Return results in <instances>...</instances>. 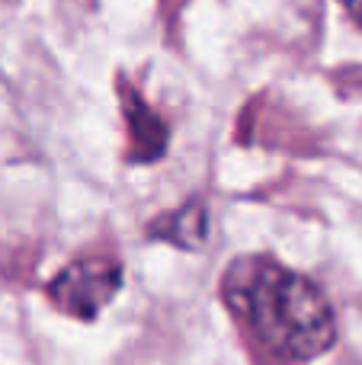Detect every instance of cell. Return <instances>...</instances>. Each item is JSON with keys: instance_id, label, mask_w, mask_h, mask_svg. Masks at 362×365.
<instances>
[{"instance_id": "1", "label": "cell", "mask_w": 362, "mask_h": 365, "mask_svg": "<svg viewBox=\"0 0 362 365\" xmlns=\"http://www.w3.org/2000/svg\"><path fill=\"white\" fill-rule=\"evenodd\" d=\"M222 298L254 340L289 365L321 359L337 343V317L321 285L269 257L234 259Z\"/></svg>"}, {"instance_id": "2", "label": "cell", "mask_w": 362, "mask_h": 365, "mask_svg": "<svg viewBox=\"0 0 362 365\" xmlns=\"http://www.w3.org/2000/svg\"><path fill=\"white\" fill-rule=\"evenodd\" d=\"M122 266L113 257H83L64 266L48 282V298L61 314L93 321L119 292Z\"/></svg>"}, {"instance_id": "3", "label": "cell", "mask_w": 362, "mask_h": 365, "mask_svg": "<svg viewBox=\"0 0 362 365\" xmlns=\"http://www.w3.org/2000/svg\"><path fill=\"white\" fill-rule=\"evenodd\" d=\"M122 115H125L128 128V160L132 164H154L164 158L170 132H167L164 119L145 103V96L135 87L122 83Z\"/></svg>"}, {"instance_id": "4", "label": "cell", "mask_w": 362, "mask_h": 365, "mask_svg": "<svg viewBox=\"0 0 362 365\" xmlns=\"http://www.w3.org/2000/svg\"><path fill=\"white\" fill-rule=\"evenodd\" d=\"M148 237L164 240V244L183 247V250H202L209 244V208L199 199H190L186 205L160 215L148 225Z\"/></svg>"}, {"instance_id": "5", "label": "cell", "mask_w": 362, "mask_h": 365, "mask_svg": "<svg viewBox=\"0 0 362 365\" xmlns=\"http://www.w3.org/2000/svg\"><path fill=\"white\" fill-rule=\"evenodd\" d=\"M340 4H343V10L350 13L356 23H362V0H340Z\"/></svg>"}]
</instances>
